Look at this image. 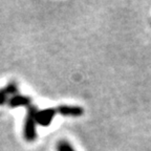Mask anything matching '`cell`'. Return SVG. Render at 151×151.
I'll list each match as a JSON object with an SVG mask.
<instances>
[{
    "label": "cell",
    "mask_w": 151,
    "mask_h": 151,
    "mask_svg": "<svg viewBox=\"0 0 151 151\" xmlns=\"http://www.w3.org/2000/svg\"><path fill=\"white\" fill-rule=\"evenodd\" d=\"M37 112L36 106L31 105L27 107L23 123V137L27 142H34L37 139Z\"/></svg>",
    "instance_id": "cell-1"
},
{
    "label": "cell",
    "mask_w": 151,
    "mask_h": 151,
    "mask_svg": "<svg viewBox=\"0 0 151 151\" xmlns=\"http://www.w3.org/2000/svg\"><path fill=\"white\" fill-rule=\"evenodd\" d=\"M57 110L55 108H45L42 110H38L37 112V124L43 127H47L52 122Z\"/></svg>",
    "instance_id": "cell-2"
},
{
    "label": "cell",
    "mask_w": 151,
    "mask_h": 151,
    "mask_svg": "<svg viewBox=\"0 0 151 151\" xmlns=\"http://www.w3.org/2000/svg\"><path fill=\"white\" fill-rule=\"evenodd\" d=\"M18 92V85L15 82H9L5 87L0 89V105H4L12 97Z\"/></svg>",
    "instance_id": "cell-3"
},
{
    "label": "cell",
    "mask_w": 151,
    "mask_h": 151,
    "mask_svg": "<svg viewBox=\"0 0 151 151\" xmlns=\"http://www.w3.org/2000/svg\"><path fill=\"white\" fill-rule=\"evenodd\" d=\"M61 116H80L84 113L82 107L73 106V105H61L56 109Z\"/></svg>",
    "instance_id": "cell-4"
},
{
    "label": "cell",
    "mask_w": 151,
    "mask_h": 151,
    "mask_svg": "<svg viewBox=\"0 0 151 151\" xmlns=\"http://www.w3.org/2000/svg\"><path fill=\"white\" fill-rule=\"evenodd\" d=\"M32 99L27 96H22V94H16L14 97H12L9 100V106L12 108H16V107L20 106H31Z\"/></svg>",
    "instance_id": "cell-5"
},
{
    "label": "cell",
    "mask_w": 151,
    "mask_h": 151,
    "mask_svg": "<svg viewBox=\"0 0 151 151\" xmlns=\"http://www.w3.org/2000/svg\"><path fill=\"white\" fill-rule=\"evenodd\" d=\"M57 151H75V149L73 148V146L68 142L61 141L57 145Z\"/></svg>",
    "instance_id": "cell-6"
}]
</instances>
